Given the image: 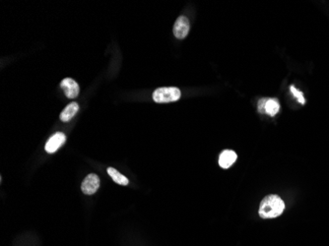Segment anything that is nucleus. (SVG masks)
<instances>
[{
	"label": "nucleus",
	"instance_id": "1",
	"mask_svg": "<svg viewBox=\"0 0 329 246\" xmlns=\"http://www.w3.org/2000/svg\"><path fill=\"white\" fill-rule=\"evenodd\" d=\"M285 203L278 195H268L260 203L259 216L262 219H274L282 215Z\"/></svg>",
	"mask_w": 329,
	"mask_h": 246
},
{
	"label": "nucleus",
	"instance_id": "2",
	"mask_svg": "<svg viewBox=\"0 0 329 246\" xmlns=\"http://www.w3.org/2000/svg\"><path fill=\"white\" fill-rule=\"evenodd\" d=\"M182 93L180 89L176 87L170 88H159L153 93V100L156 103L165 104V103H172L176 102L181 99Z\"/></svg>",
	"mask_w": 329,
	"mask_h": 246
},
{
	"label": "nucleus",
	"instance_id": "3",
	"mask_svg": "<svg viewBox=\"0 0 329 246\" xmlns=\"http://www.w3.org/2000/svg\"><path fill=\"white\" fill-rule=\"evenodd\" d=\"M99 187H100V178L95 173L89 174L81 184L82 192L86 195L95 194L99 189Z\"/></svg>",
	"mask_w": 329,
	"mask_h": 246
},
{
	"label": "nucleus",
	"instance_id": "4",
	"mask_svg": "<svg viewBox=\"0 0 329 246\" xmlns=\"http://www.w3.org/2000/svg\"><path fill=\"white\" fill-rule=\"evenodd\" d=\"M189 29L190 25L188 19L185 16H181L177 19L174 25V35L177 39H185L188 35Z\"/></svg>",
	"mask_w": 329,
	"mask_h": 246
},
{
	"label": "nucleus",
	"instance_id": "5",
	"mask_svg": "<svg viewBox=\"0 0 329 246\" xmlns=\"http://www.w3.org/2000/svg\"><path fill=\"white\" fill-rule=\"evenodd\" d=\"M65 141H66L65 134L62 132H56L48 139L45 149L48 154L55 153L65 143Z\"/></svg>",
	"mask_w": 329,
	"mask_h": 246
},
{
	"label": "nucleus",
	"instance_id": "6",
	"mask_svg": "<svg viewBox=\"0 0 329 246\" xmlns=\"http://www.w3.org/2000/svg\"><path fill=\"white\" fill-rule=\"evenodd\" d=\"M60 87L68 99H74L79 95V85L71 78H65L62 80Z\"/></svg>",
	"mask_w": 329,
	"mask_h": 246
},
{
	"label": "nucleus",
	"instance_id": "7",
	"mask_svg": "<svg viewBox=\"0 0 329 246\" xmlns=\"http://www.w3.org/2000/svg\"><path fill=\"white\" fill-rule=\"evenodd\" d=\"M236 154L232 150H225L221 153L219 164L222 168H229L236 160Z\"/></svg>",
	"mask_w": 329,
	"mask_h": 246
},
{
	"label": "nucleus",
	"instance_id": "8",
	"mask_svg": "<svg viewBox=\"0 0 329 246\" xmlns=\"http://www.w3.org/2000/svg\"><path fill=\"white\" fill-rule=\"evenodd\" d=\"M79 110V105L77 103H71L69 104L60 114V120L63 123H67L70 120H72V118L77 114Z\"/></svg>",
	"mask_w": 329,
	"mask_h": 246
},
{
	"label": "nucleus",
	"instance_id": "9",
	"mask_svg": "<svg viewBox=\"0 0 329 246\" xmlns=\"http://www.w3.org/2000/svg\"><path fill=\"white\" fill-rule=\"evenodd\" d=\"M107 171H108V173H109V175H110V177L112 178V180L114 181V182H116L117 184H119V185H127L128 184V182H129V180L127 179V177H125L123 174H121L118 170H116L115 168H113V167H109L108 169H107Z\"/></svg>",
	"mask_w": 329,
	"mask_h": 246
},
{
	"label": "nucleus",
	"instance_id": "10",
	"mask_svg": "<svg viewBox=\"0 0 329 246\" xmlns=\"http://www.w3.org/2000/svg\"><path fill=\"white\" fill-rule=\"evenodd\" d=\"M280 110V105L277 99H268L267 103L265 105V114L270 116V117H274L278 114Z\"/></svg>",
	"mask_w": 329,
	"mask_h": 246
},
{
	"label": "nucleus",
	"instance_id": "11",
	"mask_svg": "<svg viewBox=\"0 0 329 246\" xmlns=\"http://www.w3.org/2000/svg\"><path fill=\"white\" fill-rule=\"evenodd\" d=\"M290 90H291L292 94L295 96V98L298 100L299 103H301L302 105H305V104H306V100H305L304 95H303V93H302L301 91H299L298 89H296L293 85L290 87Z\"/></svg>",
	"mask_w": 329,
	"mask_h": 246
},
{
	"label": "nucleus",
	"instance_id": "12",
	"mask_svg": "<svg viewBox=\"0 0 329 246\" xmlns=\"http://www.w3.org/2000/svg\"><path fill=\"white\" fill-rule=\"evenodd\" d=\"M267 100L268 99H261V100H259L258 105H257V110L259 111V113L265 114V105L267 103Z\"/></svg>",
	"mask_w": 329,
	"mask_h": 246
}]
</instances>
